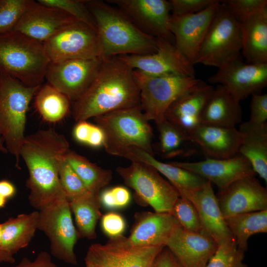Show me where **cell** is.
I'll return each mask as SVG.
<instances>
[{"instance_id": "6da1fadb", "label": "cell", "mask_w": 267, "mask_h": 267, "mask_svg": "<svg viewBox=\"0 0 267 267\" xmlns=\"http://www.w3.org/2000/svg\"><path fill=\"white\" fill-rule=\"evenodd\" d=\"M69 149L65 136L53 128L40 130L25 136L20 156L28 168L26 186L30 190L29 202L33 207L39 210L66 196L60 183L59 169Z\"/></svg>"}, {"instance_id": "7a4b0ae2", "label": "cell", "mask_w": 267, "mask_h": 267, "mask_svg": "<svg viewBox=\"0 0 267 267\" xmlns=\"http://www.w3.org/2000/svg\"><path fill=\"white\" fill-rule=\"evenodd\" d=\"M140 105L139 89L133 70L118 56L102 60L93 81L72 102L77 122Z\"/></svg>"}, {"instance_id": "3957f363", "label": "cell", "mask_w": 267, "mask_h": 267, "mask_svg": "<svg viewBox=\"0 0 267 267\" xmlns=\"http://www.w3.org/2000/svg\"><path fill=\"white\" fill-rule=\"evenodd\" d=\"M86 4L96 24L101 60L156 51L157 38L143 32L118 7L99 0Z\"/></svg>"}, {"instance_id": "277c9868", "label": "cell", "mask_w": 267, "mask_h": 267, "mask_svg": "<svg viewBox=\"0 0 267 267\" xmlns=\"http://www.w3.org/2000/svg\"><path fill=\"white\" fill-rule=\"evenodd\" d=\"M49 63L43 43L14 30L0 35V73L41 87Z\"/></svg>"}, {"instance_id": "5b68a950", "label": "cell", "mask_w": 267, "mask_h": 267, "mask_svg": "<svg viewBox=\"0 0 267 267\" xmlns=\"http://www.w3.org/2000/svg\"><path fill=\"white\" fill-rule=\"evenodd\" d=\"M41 87L27 86L0 73V137L19 169L20 151L25 138L29 105Z\"/></svg>"}, {"instance_id": "8992f818", "label": "cell", "mask_w": 267, "mask_h": 267, "mask_svg": "<svg viewBox=\"0 0 267 267\" xmlns=\"http://www.w3.org/2000/svg\"><path fill=\"white\" fill-rule=\"evenodd\" d=\"M103 131V147L109 154L116 156L130 146L142 149L154 156L152 129L139 105L111 112L93 118Z\"/></svg>"}, {"instance_id": "52a82bcc", "label": "cell", "mask_w": 267, "mask_h": 267, "mask_svg": "<svg viewBox=\"0 0 267 267\" xmlns=\"http://www.w3.org/2000/svg\"><path fill=\"white\" fill-rule=\"evenodd\" d=\"M242 50L240 23L221 4L200 46L193 65L220 68L238 58Z\"/></svg>"}, {"instance_id": "ba28073f", "label": "cell", "mask_w": 267, "mask_h": 267, "mask_svg": "<svg viewBox=\"0 0 267 267\" xmlns=\"http://www.w3.org/2000/svg\"><path fill=\"white\" fill-rule=\"evenodd\" d=\"M139 89L140 106L148 121L155 123L165 119L169 106L202 81L181 75H151L133 70Z\"/></svg>"}, {"instance_id": "9c48e42d", "label": "cell", "mask_w": 267, "mask_h": 267, "mask_svg": "<svg viewBox=\"0 0 267 267\" xmlns=\"http://www.w3.org/2000/svg\"><path fill=\"white\" fill-rule=\"evenodd\" d=\"M38 211V229L48 238L51 254L65 263L77 265L74 246L79 237L66 196L49 203Z\"/></svg>"}, {"instance_id": "30bf717a", "label": "cell", "mask_w": 267, "mask_h": 267, "mask_svg": "<svg viewBox=\"0 0 267 267\" xmlns=\"http://www.w3.org/2000/svg\"><path fill=\"white\" fill-rule=\"evenodd\" d=\"M117 173L132 188L138 200L151 206L155 212L170 213L180 196L177 190L153 167L132 161L127 167H118Z\"/></svg>"}, {"instance_id": "8fae6325", "label": "cell", "mask_w": 267, "mask_h": 267, "mask_svg": "<svg viewBox=\"0 0 267 267\" xmlns=\"http://www.w3.org/2000/svg\"><path fill=\"white\" fill-rule=\"evenodd\" d=\"M43 44L52 63L99 56L96 29L80 21L65 27Z\"/></svg>"}, {"instance_id": "7c38bea8", "label": "cell", "mask_w": 267, "mask_h": 267, "mask_svg": "<svg viewBox=\"0 0 267 267\" xmlns=\"http://www.w3.org/2000/svg\"><path fill=\"white\" fill-rule=\"evenodd\" d=\"M165 246L131 245L122 235L110 238L105 244L90 245L85 262L97 267H152L156 256Z\"/></svg>"}, {"instance_id": "4fadbf2b", "label": "cell", "mask_w": 267, "mask_h": 267, "mask_svg": "<svg viewBox=\"0 0 267 267\" xmlns=\"http://www.w3.org/2000/svg\"><path fill=\"white\" fill-rule=\"evenodd\" d=\"M101 62L99 58H74L50 62L45 79L73 102L88 89Z\"/></svg>"}, {"instance_id": "5bb4252c", "label": "cell", "mask_w": 267, "mask_h": 267, "mask_svg": "<svg viewBox=\"0 0 267 267\" xmlns=\"http://www.w3.org/2000/svg\"><path fill=\"white\" fill-rule=\"evenodd\" d=\"M218 69L208 81L224 87L239 102L267 85V63H244L239 57Z\"/></svg>"}, {"instance_id": "9a60e30c", "label": "cell", "mask_w": 267, "mask_h": 267, "mask_svg": "<svg viewBox=\"0 0 267 267\" xmlns=\"http://www.w3.org/2000/svg\"><path fill=\"white\" fill-rule=\"evenodd\" d=\"M122 10L143 32L175 44L170 29L171 9L166 0H107Z\"/></svg>"}, {"instance_id": "2e32d148", "label": "cell", "mask_w": 267, "mask_h": 267, "mask_svg": "<svg viewBox=\"0 0 267 267\" xmlns=\"http://www.w3.org/2000/svg\"><path fill=\"white\" fill-rule=\"evenodd\" d=\"M157 40V49L154 53L118 57L133 70L148 75L177 74L195 77L193 65L179 53L174 44L162 38Z\"/></svg>"}, {"instance_id": "e0dca14e", "label": "cell", "mask_w": 267, "mask_h": 267, "mask_svg": "<svg viewBox=\"0 0 267 267\" xmlns=\"http://www.w3.org/2000/svg\"><path fill=\"white\" fill-rule=\"evenodd\" d=\"M220 4L221 1L217 0L205 9L191 14L177 16L171 14L170 29L174 37L175 45L193 65Z\"/></svg>"}, {"instance_id": "ac0fdd59", "label": "cell", "mask_w": 267, "mask_h": 267, "mask_svg": "<svg viewBox=\"0 0 267 267\" xmlns=\"http://www.w3.org/2000/svg\"><path fill=\"white\" fill-rule=\"evenodd\" d=\"M225 219L240 214L267 210V190L255 176L239 178L217 196Z\"/></svg>"}, {"instance_id": "d6986e66", "label": "cell", "mask_w": 267, "mask_h": 267, "mask_svg": "<svg viewBox=\"0 0 267 267\" xmlns=\"http://www.w3.org/2000/svg\"><path fill=\"white\" fill-rule=\"evenodd\" d=\"M169 163L214 183L219 191L239 178L256 174L249 161L239 153L228 158H206L198 162Z\"/></svg>"}, {"instance_id": "ffe728a7", "label": "cell", "mask_w": 267, "mask_h": 267, "mask_svg": "<svg viewBox=\"0 0 267 267\" xmlns=\"http://www.w3.org/2000/svg\"><path fill=\"white\" fill-rule=\"evenodd\" d=\"M77 21L60 9L30 0L14 30L43 43Z\"/></svg>"}, {"instance_id": "44dd1931", "label": "cell", "mask_w": 267, "mask_h": 267, "mask_svg": "<svg viewBox=\"0 0 267 267\" xmlns=\"http://www.w3.org/2000/svg\"><path fill=\"white\" fill-rule=\"evenodd\" d=\"M183 267H205L217 250V242L205 231L194 232L179 224L166 244Z\"/></svg>"}, {"instance_id": "7402d4cb", "label": "cell", "mask_w": 267, "mask_h": 267, "mask_svg": "<svg viewBox=\"0 0 267 267\" xmlns=\"http://www.w3.org/2000/svg\"><path fill=\"white\" fill-rule=\"evenodd\" d=\"M178 192L179 195L186 197L193 203L204 230L219 245L236 242L226 224L210 181H208L199 189L183 190Z\"/></svg>"}, {"instance_id": "603a6c76", "label": "cell", "mask_w": 267, "mask_h": 267, "mask_svg": "<svg viewBox=\"0 0 267 267\" xmlns=\"http://www.w3.org/2000/svg\"><path fill=\"white\" fill-rule=\"evenodd\" d=\"M207 158H228L238 153L242 134L235 127L200 124L187 132Z\"/></svg>"}, {"instance_id": "cb8c5ba5", "label": "cell", "mask_w": 267, "mask_h": 267, "mask_svg": "<svg viewBox=\"0 0 267 267\" xmlns=\"http://www.w3.org/2000/svg\"><path fill=\"white\" fill-rule=\"evenodd\" d=\"M179 224L170 213L142 212L134 216V222L125 241L137 246H166Z\"/></svg>"}, {"instance_id": "d4e9b609", "label": "cell", "mask_w": 267, "mask_h": 267, "mask_svg": "<svg viewBox=\"0 0 267 267\" xmlns=\"http://www.w3.org/2000/svg\"><path fill=\"white\" fill-rule=\"evenodd\" d=\"M214 88L203 81L185 92L168 108L165 118L187 132L201 124L204 105Z\"/></svg>"}, {"instance_id": "484cf974", "label": "cell", "mask_w": 267, "mask_h": 267, "mask_svg": "<svg viewBox=\"0 0 267 267\" xmlns=\"http://www.w3.org/2000/svg\"><path fill=\"white\" fill-rule=\"evenodd\" d=\"M132 161L147 164L154 168L168 179L178 191L183 190H195L202 187L208 181L184 169L166 163L156 159L147 152L134 146L126 147L117 154Z\"/></svg>"}, {"instance_id": "4316f807", "label": "cell", "mask_w": 267, "mask_h": 267, "mask_svg": "<svg viewBox=\"0 0 267 267\" xmlns=\"http://www.w3.org/2000/svg\"><path fill=\"white\" fill-rule=\"evenodd\" d=\"M242 118L239 102L224 87L217 85L204 105L201 124L235 127L241 122Z\"/></svg>"}, {"instance_id": "83f0119b", "label": "cell", "mask_w": 267, "mask_h": 267, "mask_svg": "<svg viewBox=\"0 0 267 267\" xmlns=\"http://www.w3.org/2000/svg\"><path fill=\"white\" fill-rule=\"evenodd\" d=\"M242 141L238 153L250 163L255 173L267 182V124L249 121L241 123L238 129Z\"/></svg>"}, {"instance_id": "f1b7e54d", "label": "cell", "mask_w": 267, "mask_h": 267, "mask_svg": "<svg viewBox=\"0 0 267 267\" xmlns=\"http://www.w3.org/2000/svg\"><path fill=\"white\" fill-rule=\"evenodd\" d=\"M241 52L248 63H267V8L240 23Z\"/></svg>"}, {"instance_id": "f546056e", "label": "cell", "mask_w": 267, "mask_h": 267, "mask_svg": "<svg viewBox=\"0 0 267 267\" xmlns=\"http://www.w3.org/2000/svg\"><path fill=\"white\" fill-rule=\"evenodd\" d=\"M39 211L21 214L2 223L0 252L14 259L13 255L27 247L38 229Z\"/></svg>"}, {"instance_id": "4dcf8cb0", "label": "cell", "mask_w": 267, "mask_h": 267, "mask_svg": "<svg viewBox=\"0 0 267 267\" xmlns=\"http://www.w3.org/2000/svg\"><path fill=\"white\" fill-rule=\"evenodd\" d=\"M155 124L159 141L153 145L154 153L157 152L164 159H172L187 157L197 152L198 147L185 130L166 119Z\"/></svg>"}, {"instance_id": "1f68e13d", "label": "cell", "mask_w": 267, "mask_h": 267, "mask_svg": "<svg viewBox=\"0 0 267 267\" xmlns=\"http://www.w3.org/2000/svg\"><path fill=\"white\" fill-rule=\"evenodd\" d=\"M99 195L89 193L69 201L79 238L92 239L96 237V225L101 217Z\"/></svg>"}, {"instance_id": "d6a6232c", "label": "cell", "mask_w": 267, "mask_h": 267, "mask_svg": "<svg viewBox=\"0 0 267 267\" xmlns=\"http://www.w3.org/2000/svg\"><path fill=\"white\" fill-rule=\"evenodd\" d=\"M66 159L87 189L92 194L99 195L101 190L112 179L111 170L99 167L74 151L69 149Z\"/></svg>"}, {"instance_id": "836d02e7", "label": "cell", "mask_w": 267, "mask_h": 267, "mask_svg": "<svg viewBox=\"0 0 267 267\" xmlns=\"http://www.w3.org/2000/svg\"><path fill=\"white\" fill-rule=\"evenodd\" d=\"M225 222L238 248L245 252L252 235L267 232V210L240 214L225 219Z\"/></svg>"}, {"instance_id": "e575fe53", "label": "cell", "mask_w": 267, "mask_h": 267, "mask_svg": "<svg viewBox=\"0 0 267 267\" xmlns=\"http://www.w3.org/2000/svg\"><path fill=\"white\" fill-rule=\"evenodd\" d=\"M35 97L36 109L46 122H59L64 118L70 111V100L48 83L41 86Z\"/></svg>"}, {"instance_id": "d590c367", "label": "cell", "mask_w": 267, "mask_h": 267, "mask_svg": "<svg viewBox=\"0 0 267 267\" xmlns=\"http://www.w3.org/2000/svg\"><path fill=\"white\" fill-rule=\"evenodd\" d=\"M170 213L184 229L194 232L205 231L196 209L186 197L180 195Z\"/></svg>"}, {"instance_id": "8d00e7d4", "label": "cell", "mask_w": 267, "mask_h": 267, "mask_svg": "<svg viewBox=\"0 0 267 267\" xmlns=\"http://www.w3.org/2000/svg\"><path fill=\"white\" fill-rule=\"evenodd\" d=\"M59 177L60 183L69 201L91 193L67 162L66 155L60 164Z\"/></svg>"}, {"instance_id": "74e56055", "label": "cell", "mask_w": 267, "mask_h": 267, "mask_svg": "<svg viewBox=\"0 0 267 267\" xmlns=\"http://www.w3.org/2000/svg\"><path fill=\"white\" fill-rule=\"evenodd\" d=\"M244 252L236 242L220 245L205 267H248L243 262Z\"/></svg>"}, {"instance_id": "f35d334b", "label": "cell", "mask_w": 267, "mask_h": 267, "mask_svg": "<svg viewBox=\"0 0 267 267\" xmlns=\"http://www.w3.org/2000/svg\"><path fill=\"white\" fill-rule=\"evenodd\" d=\"M30 0H0V35L12 31Z\"/></svg>"}, {"instance_id": "ab89813d", "label": "cell", "mask_w": 267, "mask_h": 267, "mask_svg": "<svg viewBox=\"0 0 267 267\" xmlns=\"http://www.w3.org/2000/svg\"><path fill=\"white\" fill-rule=\"evenodd\" d=\"M45 5L58 8L79 21L96 29L94 20L85 0H38Z\"/></svg>"}, {"instance_id": "60d3db41", "label": "cell", "mask_w": 267, "mask_h": 267, "mask_svg": "<svg viewBox=\"0 0 267 267\" xmlns=\"http://www.w3.org/2000/svg\"><path fill=\"white\" fill-rule=\"evenodd\" d=\"M73 135L75 139L81 143L94 148L103 147L104 134L96 124L87 121L78 122L73 129Z\"/></svg>"}, {"instance_id": "b9f144b4", "label": "cell", "mask_w": 267, "mask_h": 267, "mask_svg": "<svg viewBox=\"0 0 267 267\" xmlns=\"http://www.w3.org/2000/svg\"><path fill=\"white\" fill-rule=\"evenodd\" d=\"M231 15L239 23L267 8V0H222Z\"/></svg>"}, {"instance_id": "7bdbcfd3", "label": "cell", "mask_w": 267, "mask_h": 267, "mask_svg": "<svg viewBox=\"0 0 267 267\" xmlns=\"http://www.w3.org/2000/svg\"><path fill=\"white\" fill-rule=\"evenodd\" d=\"M218 0H171V14L181 16L201 11L215 3Z\"/></svg>"}, {"instance_id": "ee69618b", "label": "cell", "mask_w": 267, "mask_h": 267, "mask_svg": "<svg viewBox=\"0 0 267 267\" xmlns=\"http://www.w3.org/2000/svg\"><path fill=\"white\" fill-rule=\"evenodd\" d=\"M101 225L103 231L110 238L122 235L126 228V222L123 217L113 212L102 216Z\"/></svg>"}, {"instance_id": "f6af8a7d", "label": "cell", "mask_w": 267, "mask_h": 267, "mask_svg": "<svg viewBox=\"0 0 267 267\" xmlns=\"http://www.w3.org/2000/svg\"><path fill=\"white\" fill-rule=\"evenodd\" d=\"M249 121L256 124H264L267 119V94L252 95Z\"/></svg>"}, {"instance_id": "bcb514c9", "label": "cell", "mask_w": 267, "mask_h": 267, "mask_svg": "<svg viewBox=\"0 0 267 267\" xmlns=\"http://www.w3.org/2000/svg\"><path fill=\"white\" fill-rule=\"evenodd\" d=\"M9 267H58L51 261L50 255L45 251L40 252L34 261L23 258L19 263Z\"/></svg>"}, {"instance_id": "7dc6e473", "label": "cell", "mask_w": 267, "mask_h": 267, "mask_svg": "<svg viewBox=\"0 0 267 267\" xmlns=\"http://www.w3.org/2000/svg\"><path fill=\"white\" fill-rule=\"evenodd\" d=\"M152 267H183L173 253L165 246L156 256Z\"/></svg>"}, {"instance_id": "c3c4849f", "label": "cell", "mask_w": 267, "mask_h": 267, "mask_svg": "<svg viewBox=\"0 0 267 267\" xmlns=\"http://www.w3.org/2000/svg\"><path fill=\"white\" fill-rule=\"evenodd\" d=\"M110 188L117 208H123L129 204L131 200V194L126 188L117 186Z\"/></svg>"}, {"instance_id": "681fc988", "label": "cell", "mask_w": 267, "mask_h": 267, "mask_svg": "<svg viewBox=\"0 0 267 267\" xmlns=\"http://www.w3.org/2000/svg\"><path fill=\"white\" fill-rule=\"evenodd\" d=\"M99 196L101 205L105 208L110 209L117 208L111 188L104 190Z\"/></svg>"}, {"instance_id": "f907efd6", "label": "cell", "mask_w": 267, "mask_h": 267, "mask_svg": "<svg viewBox=\"0 0 267 267\" xmlns=\"http://www.w3.org/2000/svg\"><path fill=\"white\" fill-rule=\"evenodd\" d=\"M15 193L14 185L7 180H0V194L5 199L11 197Z\"/></svg>"}, {"instance_id": "816d5d0a", "label": "cell", "mask_w": 267, "mask_h": 267, "mask_svg": "<svg viewBox=\"0 0 267 267\" xmlns=\"http://www.w3.org/2000/svg\"><path fill=\"white\" fill-rule=\"evenodd\" d=\"M1 236H2V223H0V246L1 242ZM7 262L9 263H13L15 262V260L12 259L3 253L0 252V263Z\"/></svg>"}, {"instance_id": "f5cc1de1", "label": "cell", "mask_w": 267, "mask_h": 267, "mask_svg": "<svg viewBox=\"0 0 267 267\" xmlns=\"http://www.w3.org/2000/svg\"><path fill=\"white\" fill-rule=\"evenodd\" d=\"M0 151L4 153H8L6 149V147L5 146L3 140L0 137Z\"/></svg>"}, {"instance_id": "db71d44e", "label": "cell", "mask_w": 267, "mask_h": 267, "mask_svg": "<svg viewBox=\"0 0 267 267\" xmlns=\"http://www.w3.org/2000/svg\"><path fill=\"white\" fill-rule=\"evenodd\" d=\"M6 201V199H5L4 197H3L0 194V208H2L5 205V204Z\"/></svg>"}, {"instance_id": "11a10c76", "label": "cell", "mask_w": 267, "mask_h": 267, "mask_svg": "<svg viewBox=\"0 0 267 267\" xmlns=\"http://www.w3.org/2000/svg\"><path fill=\"white\" fill-rule=\"evenodd\" d=\"M85 266L86 267H97L96 266H95L93 265L88 264V263H85Z\"/></svg>"}]
</instances>
